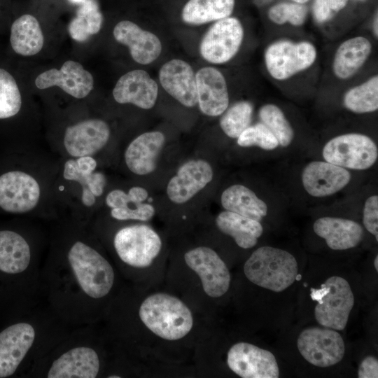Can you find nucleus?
<instances>
[{
	"label": "nucleus",
	"mask_w": 378,
	"mask_h": 378,
	"mask_svg": "<svg viewBox=\"0 0 378 378\" xmlns=\"http://www.w3.org/2000/svg\"><path fill=\"white\" fill-rule=\"evenodd\" d=\"M115 40L129 49L132 58L140 64H149L158 59L162 46L153 33L130 20H122L113 28Z\"/></svg>",
	"instance_id": "6ab92c4d"
},
{
	"label": "nucleus",
	"mask_w": 378,
	"mask_h": 378,
	"mask_svg": "<svg viewBox=\"0 0 378 378\" xmlns=\"http://www.w3.org/2000/svg\"><path fill=\"white\" fill-rule=\"evenodd\" d=\"M246 277L253 284L274 292L290 286L298 276V263L289 252L272 247L256 249L244 265Z\"/></svg>",
	"instance_id": "0eeeda50"
},
{
	"label": "nucleus",
	"mask_w": 378,
	"mask_h": 378,
	"mask_svg": "<svg viewBox=\"0 0 378 378\" xmlns=\"http://www.w3.org/2000/svg\"><path fill=\"white\" fill-rule=\"evenodd\" d=\"M311 290L312 299L318 301L314 309L316 321L326 328L344 330L354 304V294L348 281L333 276L327 279L320 289Z\"/></svg>",
	"instance_id": "1a4fd4ad"
},
{
	"label": "nucleus",
	"mask_w": 378,
	"mask_h": 378,
	"mask_svg": "<svg viewBox=\"0 0 378 378\" xmlns=\"http://www.w3.org/2000/svg\"><path fill=\"white\" fill-rule=\"evenodd\" d=\"M112 93L119 104H132L143 109H150L157 101L158 85L146 71L134 69L118 80Z\"/></svg>",
	"instance_id": "5701e85b"
},
{
	"label": "nucleus",
	"mask_w": 378,
	"mask_h": 378,
	"mask_svg": "<svg viewBox=\"0 0 378 378\" xmlns=\"http://www.w3.org/2000/svg\"><path fill=\"white\" fill-rule=\"evenodd\" d=\"M358 377L359 378H377L378 361L374 356H368L360 363Z\"/></svg>",
	"instance_id": "37998d69"
},
{
	"label": "nucleus",
	"mask_w": 378,
	"mask_h": 378,
	"mask_svg": "<svg viewBox=\"0 0 378 378\" xmlns=\"http://www.w3.org/2000/svg\"><path fill=\"white\" fill-rule=\"evenodd\" d=\"M351 180V174L345 168L328 162L313 161L302 173L305 190L312 196L323 197L343 189Z\"/></svg>",
	"instance_id": "412c9836"
},
{
	"label": "nucleus",
	"mask_w": 378,
	"mask_h": 378,
	"mask_svg": "<svg viewBox=\"0 0 378 378\" xmlns=\"http://www.w3.org/2000/svg\"><path fill=\"white\" fill-rule=\"evenodd\" d=\"M241 147L258 146L266 150H274L279 145L272 132L262 122L249 125L237 137Z\"/></svg>",
	"instance_id": "4c0bfd02"
},
{
	"label": "nucleus",
	"mask_w": 378,
	"mask_h": 378,
	"mask_svg": "<svg viewBox=\"0 0 378 378\" xmlns=\"http://www.w3.org/2000/svg\"><path fill=\"white\" fill-rule=\"evenodd\" d=\"M71 1L75 3H80V2H83L84 0H71Z\"/></svg>",
	"instance_id": "09e8293b"
},
{
	"label": "nucleus",
	"mask_w": 378,
	"mask_h": 378,
	"mask_svg": "<svg viewBox=\"0 0 378 378\" xmlns=\"http://www.w3.org/2000/svg\"><path fill=\"white\" fill-rule=\"evenodd\" d=\"M94 325L74 328L34 365L28 375L44 378H97L109 368L104 337Z\"/></svg>",
	"instance_id": "20e7f679"
},
{
	"label": "nucleus",
	"mask_w": 378,
	"mask_h": 378,
	"mask_svg": "<svg viewBox=\"0 0 378 378\" xmlns=\"http://www.w3.org/2000/svg\"><path fill=\"white\" fill-rule=\"evenodd\" d=\"M103 319L106 320L108 328L139 323L153 335L167 342L183 340L195 325L190 308L179 298L164 292L151 293L134 304L119 290Z\"/></svg>",
	"instance_id": "f03ea898"
},
{
	"label": "nucleus",
	"mask_w": 378,
	"mask_h": 378,
	"mask_svg": "<svg viewBox=\"0 0 378 378\" xmlns=\"http://www.w3.org/2000/svg\"><path fill=\"white\" fill-rule=\"evenodd\" d=\"M298 349L309 363L320 368L334 365L342 360L345 346L341 335L334 329L311 327L300 334Z\"/></svg>",
	"instance_id": "ddd939ff"
},
{
	"label": "nucleus",
	"mask_w": 378,
	"mask_h": 378,
	"mask_svg": "<svg viewBox=\"0 0 378 378\" xmlns=\"http://www.w3.org/2000/svg\"><path fill=\"white\" fill-rule=\"evenodd\" d=\"M41 195L38 183L31 175L12 171L0 176V207L13 214L33 210Z\"/></svg>",
	"instance_id": "2eb2a0df"
},
{
	"label": "nucleus",
	"mask_w": 378,
	"mask_h": 378,
	"mask_svg": "<svg viewBox=\"0 0 378 378\" xmlns=\"http://www.w3.org/2000/svg\"><path fill=\"white\" fill-rule=\"evenodd\" d=\"M258 116L283 147L288 146L294 138V130L282 109L274 104H265L258 111Z\"/></svg>",
	"instance_id": "72a5a7b5"
},
{
	"label": "nucleus",
	"mask_w": 378,
	"mask_h": 378,
	"mask_svg": "<svg viewBox=\"0 0 378 378\" xmlns=\"http://www.w3.org/2000/svg\"><path fill=\"white\" fill-rule=\"evenodd\" d=\"M313 229L332 250L342 251L356 247L364 237L363 229L359 223L341 218H320L314 222Z\"/></svg>",
	"instance_id": "a878e982"
},
{
	"label": "nucleus",
	"mask_w": 378,
	"mask_h": 378,
	"mask_svg": "<svg viewBox=\"0 0 378 378\" xmlns=\"http://www.w3.org/2000/svg\"><path fill=\"white\" fill-rule=\"evenodd\" d=\"M164 142V136L159 131L147 132L135 138L125 153L128 169L137 175L153 172Z\"/></svg>",
	"instance_id": "393cba45"
},
{
	"label": "nucleus",
	"mask_w": 378,
	"mask_h": 378,
	"mask_svg": "<svg viewBox=\"0 0 378 378\" xmlns=\"http://www.w3.org/2000/svg\"><path fill=\"white\" fill-rule=\"evenodd\" d=\"M76 162L78 169L84 173H92L97 167L96 160L91 156L79 157Z\"/></svg>",
	"instance_id": "c03bdc74"
},
{
	"label": "nucleus",
	"mask_w": 378,
	"mask_h": 378,
	"mask_svg": "<svg viewBox=\"0 0 378 378\" xmlns=\"http://www.w3.org/2000/svg\"><path fill=\"white\" fill-rule=\"evenodd\" d=\"M253 105L246 100L239 101L227 108L220 119V127L229 137H237L251 125Z\"/></svg>",
	"instance_id": "f704fd0d"
},
{
	"label": "nucleus",
	"mask_w": 378,
	"mask_h": 378,
	"mask_svg": "<svg viewBox=\"0 0 378 378\" xmlns=\"http://www.w3.org/2000/svg\"><path fill=\"white\" fill-rule=\"evenodd\" d=\"M13 50L22 56H32L43 48L44 37L40 24L31 15L24 14L15 20L10 29Z\"/></svg>",
	"instance_id": "c85d7f7f"
},
{
	"label": "nucleus",
	"mask_w": 378,
	"mask_h": 378,
	"mask_svg": "<svg viewBox=\"0 0 378 378\" xmlns=\"http://www.w3.org/2000/svg\"><path fill=\"white\" fill-rule=\"evenodd\" d=\"M244 35V28L238 18L230 16L217 20L202 38L200 55L209 63L225 64L240 50Z\"/></svg>",
	"instance_id": "9b49d317"
},
{
	"label": "nucleus",
	"mask_w": 378,
	"mask_h": 378,
	"mask_svg": "<svg viewBox=\"0 0 378 378\" xmlns=\"http://www.w3.org/2000/svg\"><path fill=\"white\" fill-rule=\"evenodd\" d=\"M147 190L139 186L132 187L127 193L122 190L111 191L106 197L107 206L113 208H134L148 198Z\"/></svg>",
	"instance_id": "58836bf2"
},
{
	"label": "nucleus",
	"mask_w": 378,
	"mask_h": 378,
	"mask_svg": "<svg viewBox=\"0 0 378 378\" xmlns=\"http://www.w3.org/2000/svg\"><path fill=\"white\" fill-rule=\"evenodd\" d=\"M326 162L345 169L364 170L371 167L378 158L376 144L368 136L347 133L328 141L323 148Z\"/></svg>",
	"instance_id": "9d476101"
},
{
	"label": "nucleus",
	"mask_w": 378,
	"mask_h": 378,
	"mask_svg": "<svg viewBox=\"0 0 378 378\" xmlns=\"http://www.w3.org/2000/svg\"><path fill=\"white\" fill-rule=\"evenodd\" d=\"M372 49L371 40L363 35L351 36L342 41L332 59L333 76L343 81L354 77L369 60Z\"/></svg>",
	"instance_id": "b1692460"
},
{
	"label": "nucleus",
	"mask_w": 378,
	"mask_h": 378,
	"mask_svg": "<svg viewBox=\"0 0 378 378\" xmlns=\"http://www.w3.org/2000/svg\"><path fill=\"white\" fill-rule=\"evenodd\" d=\"M41 284L48 308L72 328L102 319L119 291L115 267L81 238L52 253L42 267Z\"/></svg>",
	"instance_id": "f257e3e1"
},
{
	"label": "nucleus",
	"mask_w": 378,
	"mask_h": 378,
	"mask_svg": "<svg viewBox=\"0 0 378 378\" xmlns=\"http://www.w3.org/2000/svg\"><path fill=\"white\" fill-rule=\"evenodd\" d=\"M197 104L202 113L216 117L228 108L230 97L224 75L218 69L205 66L195 74Z\"/></svg>",
	"instance_id": "a211bd4d"
},
{
	"label": "nucleus",
	"mask_w": 378,
	"mask_h": 378,
	"mask_svg": "<svg viewBox=\"0 0 378 378\" xmlns=\"http://www.w3.org/2000/svg\"><path fill=\"white\" fill-rule=\"evenodd\" d=\"M234 5L235 0H189L182 9L181 18L192 25L216 22L230 17Z\"/></svg>",
	"instance_id": "c756f323"
},
{
	"label": "nucleus",
	"mask_w": 378,
	"mask_h": 378,
	"mask_svg": "<svg viewBox=\"0 0 378 378\" xmlns=\"http://www.w3.org/2000/svg\"><path fill=\"white\" fill-rule=\"evenodd\" d=\"M349 0H314L312 6V15L318 24L330 22L337 13L347 5Z\"/></svg>",
	"instance_id": "ea45409f"
},
{
	"label": "nucleus",
	"mask_w": 378,
	"mask_h": 378,
	"mask_svg": "<svg viewBox=\"0 0 378 378\" xmlns=\"http://www.w3.org/2000/svg\"><path fill=\"white\" fill-rule=\"evenodd\" d=\"M227 365L230 370L242 378H277L279 369L270 351L253 344L239 342L227 351Z\"/></svg>",
	"instance_id": "4468645a"
},
{
	"label": "nucleus",
	"mask_w": 378,
	"mask_h": 378,
	"mask_svg": "<svg viewBox=\"0 0 378 378\" xmlns=\"http://www.w3.org/2000/svg\"><path fill=\"white\" fill-rule=\"evenodd\" d=\"M155 210L149 204L141 203L134 208H113L111 216L118 220H136L148 221L154 216Z\"/></svg>",
	"instance_id": "a19ab883"
},
{
	"label": "nucleus",
	"mask_w": 378,
	"mask_h": 378,
	"mask_svg": "<svg viewBox=\"0 0 378 378\" xmlns=\"http://www.w3.org/2000/svg\"><path fill=\"white\" fill-rule=\"evenodd\" d=\"M35 85L41 90L57 86L68 94L83 99L93 90L94 78L80 63L67 60L59 69H51L40 74Z\"/></svg>",
	"instance_id": "dca6fc26"
},
{
	"label": "nucleus",
	"mask_w": 378,
	"mask_h": 378,
	"mask_svg": "<svg viewBox=\"0 0 378 378\" xmlns=\"http://www.w3.org/2000/svg\"><path fill=\"white\" fill-rule=\"evenodd\" d=\"M213 174L211 166L205 160L186 162L169 181L167 196L175 204L185 203L212 180Z\"/></svg>",
	"instance_id": "aec40b11"
},
{
	"label": "nucleus",
	"mask_w": 378,
	"mask_h": 378,
	"mask_svg": "<svg viewBox=\"0 0 378 378\" xmlns=\"http://www.w3.org/2000/svg\"><path fill=\"white\" fill-rule=\"evenodd\" d=\"M41 269L23 235L13 230H0V272L18 277L39 302L43 299Z\"/></svg>",
	"instance_id": "423d86ee"
},
{
	"label": "nucleus",
	"mask_w": 378,
	"mask_h": 378,
	"mask_svg": "<svg viewBox=\"0 0 378 378\" xmlns=\"http://www.w3.org/2000/svg\"><path fill=\"white\" fill-rule=\"evenodd\" d=\"M159 80L163 89L186 107L197 104L195 74L189 63L172 59L162 65Z\"/></svg>",
	"instance_id": "4be33fe9"
},
{
	"label": "nucleus",
	"mask_w": 378,
	"mask_h": 378,
	"mask_svg": "<svg viewBox=\"0 0 378 378\" xmlns=\"http://www.w3.org/2000/svg\"><path fill=\"white\" fill-rule=\"evenodd\" d=\"M48 307H36L22 321L0 332V378L14 375L22 366L27 374L34 365L70 331Z\"/></svg>",
	"instance_id": "7ed1b4c3"
},
{
	"label": "nucleus",
	"mask_w": 378,
	"mask_h": 378,
	"mask_svg": "<svg viewBox=\"0 0 378 378\" xmlns=\"http://www.w3.org/2000/svg\"><path fill=\"white\" fill-rule=\"evenodd\" d=\"M188 267L200 279L204 293L212 298L224 295L230 285L228 267L218 254L207 246H197L184 254Z\"/></svg>",
	"instance_id": "f8f14e48"
},
{
	"label": "nucleus",
	"mask_w": 378,
	"mask_h": 378,
	"mask_svg": "<svg viewBox=\"0 0 378 378\" xmlns=\"http://www.w3.org/2000/svg\"><path fill=\"white\" fill-rule=\"evenodd\" d=\"M344 106L349 111L363 114L378 109V76L374 74L349 88L342 98Z\"/></svg>",
	"instance_id": "7c9ffc66"
},
{
	"label": "nucleus",
	"mask_w": 378,
	"mask_h": 378,
	"mask_svg": "<svg viewBox=\"0 0 378 378\" xmlns=\"http://www.w3.org/2000/svg\"><path fill=\"white\" fill-rule=\"evenodd\" d=\"M308 8L305 4L295 2H281L271 6L267 17L274 24H289L293 27L302 26L307 17Z\"/></svg>",
	"instance_id": "e433bc0d"
},
{
	"label": "nucleus",
	"mask_w": 378,
	"mask_h": 378,
	"mask_svg": "<svg viewBox=\"0 0 378 378\" xmlns=\"http://www.w3.org/2000/svg\"><path fill=\"white\" fill-rule=\"evenodd\" d=\"M318 56L317 48L311 41L279 38L267 44L263 61L273 80L286 83L312 69Z\"/></svg>",
	"instance_id": "39448f33"
},
{
	"label": "nucleus",
	"mask_w": 378,
	"mask_h": 378,
	"mask_svg": "<svg viewBox=\"0 0 378 378\" xmlns=\"http://www.w3.org/2000/svg\"><path fill=\"white\" fill-rule=\"evenodd\" d=\"M374 267L376 269V271L377 272L378 271V257H377V255L375 257L374 262Z\"/></svg>",
	"instance_id": "de8ad7c7"
},
{
	"label": "nucleus",
	"mask_w": 378,
	"mask_h": 378,
	"mask_svg": "<svg viewBox=\"0 0 378 378\" xmlns=\"http://www.w3.org/2000/svg\"><path fill=\"white\" fill-rule=\"evenodd\" d=\"M81 3L68 27L70 36L78 42H84L97 34L104 19L95 0H84Z\"/></svg>",
	"instance_id": "2f4dec72"
},
{
	"label": "nucleus",
	"mask_w": 378,
	"mask_h": 378,
	"mask_svg": "<svg viewBox=\"0 0 378 378\" xmlns=\"http://www.w3.org/2000/svg\"><path fill=\"white\" fill-rule=\"evenodd\" d=\"M110 134L105 121L95 118L85 120L66 129L64 146L71 156H90L105 146Z\"/></svg>",
	"instance_id": "f3484780"
},
{
	"label": "nucleus",
	"mask_w": 378,
	"mask_h": 378,
	"mask_svg": "<svg viewBox=\"0 0 378 378\" xmlns=\"http://www.w3.org/2000/svg\"><path fill=\"white\" fill-rule=\"evenodd\" d=\"M113 246L122 265L119 270L132 278L134 272L153 264L160 253L162 241L150 227L136 224L119 229L114 234Z\"/></svg>",
	"instance_id": "6e6552de"
},
{
	"label": "nucleus",
	"mask_w": 378,
	"mask_h": 378,
	"mask_svg": "<svg viewBox=\"0 0 378 378\" xmlns=\"http://www.w3.org/2000/svg\"><path fill=\"white\" fill-rule=\"evenodd\" d=\"M216 225L221 232L232 237L242 248H251L255 246L258 239L263 232L260 221L229 211H223L217 216Z\"/></svg>",
	"instance_id": "bb28decb"
},
{
	"label": "nucleus",
	"mask_w": 378,
	"mask_h": 378,
	"mask_svg": "<svg viewBox=\"0 0 378 378\" xmlns=\"http://www.w3.org/2000/svg\"><path fill=\"white\" fill-rule=\"evenodd\" d=\"M363 223L366 230L378 241V196L368 197L364 204Z\"/></svg>",
	"instance_id": "79ce46f5"
},
{
	"label": "nucleus",
	"mask_w": 378,
	"mask_h": 378,
	"mask_svg": "<svg viewBox=\"0 0 378 378\" xmlns=\"http://www.w3.org/2000/svg\"><path fill=\"white\" fill-rule=\"evenodd\" d=\"M63 176L66 180L78 182L82 186L81 201L86 206H93L96 197L101 196L106 185V178L101 172H81L76 160H69L64 168Z\"/></svg>",
	"instance_id": "473e14b6"
},
{
	"label": "nucleus",
	"mask_w": 378,
	"mask_h": 378,
	"mask_svg": "<svg viewBox=\"0 0 378 378\" xmlns=\"http://www.w3.org/2000/svg\"><path fill=\"white\" fill-rule=\"evenodd\" d=\"M21 106L22 97L15 78L0 68V119L15 115Z\"/></svg>",
	"instance_id": "c9c22d12"
},
{
	"label": "nucleus",
	"mask_w": 378,
	"mask_h": 378,
	"mask_svg": "<svg viewBox=\"0 0 378 378\" xmlns=\"http://www.w3.org/2000/svg\"><path fill=\"white\" fill-rule=\"evenodd\" d=\"M290 1H292L293 2H295V3L305 4L309 0H290Z\"/></svg>",
	"instance_id": "49530a36"
},
{
	"label": "nucleus",
	"mask_w": 378,
	"mask_h": 378,
	"mask_svg": "<svg viewBox=\"0 0 378 378\" xmlns=\"http://www.w3.org/2000/svg\"><path fill=\"white\" fill-rule=\"evenodd\" d=\"M223 207L249 218L260 221L267 214L266 203L248 188L235 184L225 189L220 197Z\"/></svg>",
	"instance_id": "cd10ccee"
},
{
	"label": "nucleus",
	"mask_w": 378,
	"mask_h": 378,
	"mask_svg": "<svg viewBox=\"0 0 378 378\" xmlns=\"http://www.w3.org/2000/svg\"><path fill=\"white\" fill-rule=\"evenodd\" d=\"M372 34L374 35V37L377 39L378 38V15L377 13L374 15V17L373 18L372 21Z\"/></svg>",
	"instance_id": "a18cd8bd"
}]
</instances>
